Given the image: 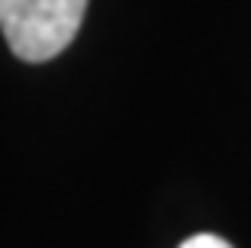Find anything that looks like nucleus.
I'll list each match as a JSON object with an SVG mask.
<instances>
[{
  "mask_svg": "<svg viewBox=\"0 0 251 248\" xmlns=\"http://www.w3.org/2000/svg\"><path fill=\"white\" fill-rule=\"evenodd\" d=\"M87 0H0V29L23 61H49L81 29Z\"/></svg>",
  "mask_w": 251,
  "mask_h": 248,
  "instance_id": "1",
  "label": "nucleus"
},
{
  "mask_svg": "<svg viewBox=\"0 0 251 248\" xmlns=\"http://www.w3.org/2000/svg\"><path fill=\"white\" fill-rule=\"evenodd\" d=\"M180 248H232V245L219 235H190L187 242H180Z\"/></svg>",
  "mask_w": 251,
  "mask_h": 248,
  "instance_id": "2",
  "label": "nucleus"
}]
</instances>
